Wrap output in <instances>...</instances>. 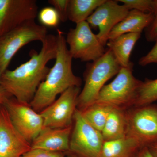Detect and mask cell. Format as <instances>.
<instances>
[{"label": "cell", "mask_w": 157, "mask_h": 157, "mask_svg": "<svg viewBox=\"0 0 157 157\" xmlns=\"http://www.w3.org/2000/svg\"><path fill=\"white\" fill-rule=\"evenodd\" d=\"M56 36L49 34L42 42L39 52L31 50L28 61L2 74L1 86L18 102L29 104L49 72L47 64L56 59Z\"/></svg>", "instance_id": "1"}, {"label": "cell", "mask_w": 157, "mask_h": 157, "mask_svg": "<svg viewBox=\"0 0 157 157\" xmlns=\"http://www.w3.org/2000/svg\"><path fill=\"white\" fill-rule=\"evenodd\" d=\"M55 62L46 78L41 82L33 100L31 107L40 113L56 100L57 97L73 86L80 87L81 78L72 70V59L64 33L57 29Z\"/></svg>", "instance_id": "2"}, {"label": "cell", "mask_w": 157, "mask_h": 157, "mask_svg": "<svg viewBox=\"0 0 157 157\" xmlns=\"http://www.w3.org/2000/svg\"><path fill=\"white\" fill-rule=\"evenodd\" d=\"M121 68L109 48L103 56L88 64L84 74V86L78 96L77 109L82 111L95 103L105 83L117 75Z\"/></svg>", "instance_id": "3"}, {"label": "cell", "mask_w": 157, "mask_h": 157, "mask_svg": "<svg viewBox=\"0 0 157 157\" xmlns=\"http://www.w3.org/2000/svg\"><path fill=\"white\" fill-rule=\"evenodd\" d=\"M133 66L132 63L127 67H121L115 78L102 88L95 103L123 109L134 105L142 81L133 75Z\"/></svg>", "instance_id": "4"}, {"label": "cell", "mask_w": 157, "mask_h": 157, "mask_svg": "<svg viewBox=\"0 0 157 157\" xmlns=\"http://www.w3.org/2000/svg\"><path fill=\"white\" fill-rule=\"evenodd\" d=\"M47 29L34 20L27 21L0 36V73L3 74L11 59L24 46L33 41L42 42L48 34Z\"/></svg>", "instance_id": "5"}, {"label": "cell", "mask_w": 157, "mask_h": 157, "mask_svg": "<svg viewBox=\"0 0 157 157\" xmlns=\"http://www.w3.org/2000/svg\"><path fill=\"white\" fill-rule=\"evenodd\" d=\"M66 40L73 58L81 61H94L106 52L105 46L97 34L93 33L86 21L77 24L75 28L70 29Z\"/></svg>", "instance_id": "6"}, {"label": "cell", "mask_w": 157, "mask_h": 157, "mask_svg": "<svg viewBox=\"0 0 157 157\" xmlns=\"http://www.w3.org/2000/svg\"><path fill=\"white\" fill-rule=\"evenodd\" d=\"M70 137V151L77 157H99L104 143L102 133L93 128L76 109Z\"/></svg>", "instance_id": "7"}, {"label": "cell", "mask_w": 157, "mask_h": 157, "mask_svg": "<svg viewBox=\"0 0 157 157\" xmlns=\"http://www.w3.org/2000/svg\"><path fill=\"white\" fill-rule=\"evenodd\" d=\"M126 137L134 139L141 147L157 141V107L153 104L137 107L128 113Z\"/></svg>", "instance_id": "8"}, {"label": "cell", "mask_w": 157, "mask_h": 157, "mask_svg": "<svg viewBox=\"0 0 157 157\" xmlns=\"http://www.w3.org/2000/svg\"><path fill=\"white\" fill-rule=\"evenodd\" d=\"M4 105L15 128L27 141L32 143L44 128L40 113L29 104L21 103L15 98H9Z\"/></svg>", "instance_id": "9"}, {"label": "cell", "mask_w": 157, "mask_h": 157, "mask_svg": "<svg viewBox=\"0 0 157 157\" xmlns=\"http://www.w3.org/2000/svg\"><path fill=\"white\" fill-rule=\"evenodd\" d=\"M80 91L79 87L70 88L40 112L44 127L62 128L71 126Z\"/></svg>", "instance_id": "10"}, {"label": "cell", "mask_w": 157, "mask_h": 157, "mask_svg": "<svg viewBox=\"0 0 157 157\" xmlns=\"http://www.w3.org/2000/svg\"><path fill=\"white\" fill-rule=\"evenodd\" d=\"M36 0H0V36L38 16Z\"/></svg>", "instance_id": "11"}, {"label": "cell", "mask_w": 157, "mask_h": 157, "mask_svg": "<svg viewBox=\"0 0 157 157\" xmlns=\"http://www.w3.org/2000/svg\"><path fill=\"white\" fill-rule=\"evenodd\" d=\"M128 8L119 5L117 1L105 0L97 8L86 21L93 28H98L97 36L104 46L108 41V36L113 29L128 14Z\"/></svg>", "instance_id": "12"}, {"label": "cell", "mask_w": 157, "mask_h": 157, "mask_svg": "<svg viewBox=\"0 0 157 157\" xmlns=\"http://www.w3.org/2000/svg\"><path fill=\"white\" fill-rule=\"evenodd\" d=\"M31 149V143L13 126L6 107L0 105V157H21Z\"/></svg>", "instance_id": "13"}, {"label": "cell", "mask_w": 157, "mask_h": 157, "mask_svg": "<svg viewBox=\"0 0 157 157\" xmlns=\"http://www.w3.org/2000/svg\"><path fill=\"white\" fill-rule=\"evenodd\" d=\"M72 126L62 128L44 127L31 143V149L63 152L70 151Z\"/></svg>", "instance_id": "14"}, {"label": "cell", "mask_w": 157, "mask_h": 157, "mask_svg": "<svg viewBox=\"0 0 157 157\" xmlns=\"http://www.w3.org/2000/svg\"><path fill=\"white\" fill-rule=\"evenodd\" d=\"M154 18L153 13L130 10L126 17L113 29L108 36V40L125 34H141L143 30L148 27Z\"/></svg>", "instance_id": "15"}, {"label": "cell", "mask_w": 157, "mask_h": 157, "mask_svg": "<svg viewBox=\"0 0 157 157\" xmlns=\"http://www.w3.org/2000/svg\"><path fill=\"white\" fill-rule=\"evenodd\" d=\"M140 35L134 33L125 34L107 41L106 45L112 51L121 67H127L132 63L130 60V56Z\"/></svg>", "instance_id": "16"}, {"label": "cell", "mask_w": 157, "mask_h": 157, "mask_svg": "<svg viewBox=\"0 0 157 157\" xmlns=\"http://www.w3.org/2000/svg\"><path fill=\"white\" fill-rule=\"evenodd\" d=\"M128 113L123 108L113 107L101 133L104 141L122 139L126 137Z\"/></svg>", "instance_id": "17"}, {"label": "cell", "mask_w": 157, "mask_h": 157, "mask_svg": "<svg viewBox=\"0 0 157 157\" xmlns=\"http://www.w3.org/2000/svg\"><path fill=\"white\" fill-rule=\"evenodd\" d=\"M141 148L136 140L128 137L104 141L99 157H135Z\"/></svg>", "instance_id": "18"}, {"label": "cell", "mask_w": 157, "mask_h": 157, "mask_svg": "<svg viewBox=\"0 0 157 157\" xmlns=\"http://www.w3.org/2000/svg\"><path fill=\"white\" fill-rule=\"evenodd\" d=\"M105 0H70L68 19L76 24L86 21Z\"/></svg>", "instance_id": "19"}, {"label": "cell", "mask_w": 157, "mask_h": 157, "mask_svg": "<svg viewBox=\"0 0 157 157\" xmlns=\"http://www.w3.org/2000/svg\"><path fill=\"white\" fill-rule=\"evenodd\" d=\"M113 108L104 104L95 103L81 111L86 120L101 133Z\"/></svg>", "instance_id": "20"}, {"label": "cell", "mask_w": 157, "mask_h": 157, "mask_svg": "<svg viewBox=\"0 0 157 157\" xmlns=\"http://www.w3.org/2000/svg\"><path fill=\"white\" fill-rule=\"evenodd\" d=\"M157 101V78L142 82L138 90L135 104L136 107L149 105Z\"/></svg>", "instance_id": "21"}, {"label": "cell", "mask_w": 157, "mask_h": 157, "mask_svg": "<svg viewBox=\"0 0 157 157\" xmlns=\"http://www.w3.org/2000/svg\"><path fill=\"white\" fill-rule=\"evenodd\" d=\"M39 22L45 27H56L60 21L59 16L56 10L52 7L43 8L38 12Z\"/></svg>", "instance_id": "22"}, {"label": "cell", "mask_w": 157, "mask_h": 157, "mask_svg": "<svg viewBox=\"0 0 157 157\" xmlns=\"http://www.w3.org/2000/svg\"><path fill=\"white\" fill-rule=\"evenodd\" d=\"M117 1L122 3L130 11L135 10L144 13H153V0H117Z\"/></svg>", "instance_id": "23"}, {"label": "cell", "mask_w": 157, "mask_h": 157, "mask_svg": "<svg viewBox=\"0 0 157 157\" xmlns=\"http://www.w3.org/2000/svg\"><path fill=\"white\" fill-rule=\"evenodd\" d=\"M48 3L56 10L60 21L65 22L68 19V8L70 0H49Z\"/></svg>", "instance_id": "24"}, {"label": "cell", "mask_w": 157, "mask_h": 157, "mask_svg": "<svg viewBox=\"0 0 157 157\" xmlns=\"http://www.w3.org/2000/svg\"><path fill=\"white\" fill-rule=\"evenodd\" d=\"M21 157H76L66 156L62 152H53L39 149H31Z\"/></svg>", "instance_id": "25"}, {"label": "cell", "mask_w": 157, "mask_h": 157, "mask_svg": "<svg viewBox=\"0 0 157 157\" xmlns=\"http://www.w3.org/2000/svg\"><path fill=\"white\" fill-rule=\"evenodd\" d=\"M138 63L142 67L152 63H157V40L151 50L146 55L140 58Z\"/></svg>", "instance_id": "26"}, {"label": "cell", "mask_w": 157, "mask_h": 157, "mask_svg": "<svg viewBox=\"0 0 157 157\" xmlns=\"http://www.w3.org/2000/svg\"><path fill=\"white\" fill-rule=\"evenodd\" d=\"M145 37L148 42H156L157 40V15L148 27L145 29Z\"/></svg>", "instance_id": "27"}, {"label": "cell", "mask_w": 157, "mask_h": 157, "mask_svg": "<svg viewBox=\"0 0 157 157\" xmlns=\"http://www.w3.org/2000/svg\"><path fill=\"white\" fill-rule=\"evenodd\" d=\"M135 157H155L152 154L148 147L140 148Z\"/></svg>", "instance_id": "28"}, {"label": "cell", "mask_w": 157, "mask_h": 157, "mask_svg": "<svg viewBox=\"0 0 157 157\" xmlns=\"http://www.w3.org/2000/svg\"><path fill=\"white\" fill-rule=\"evenodd\" d=\"M11 97L5 89L0 86V105H4L6 101Z\"/></svg>", "instance_id": "29"}, {"label": "cell", "mask_w": 157, "mask_h": 157, "mask_svg": "<svg viewBox=\"0 0 157 157\" xmlns=\"http://www.w3.org/2000/svg\"><path fill=\"white\" fill-rule=\"evenodd\" d=\"M149 149L153 155L155 157H157V141L152 144L148 147Z\"/></svg>", "instance_id": "30"}, {"label": "cell", "mask_w": 157, "mask_h": 157, "mask_svg": "<svg viewBox=\"0 0 157 157\" xmlns=\"http://www.w3.org/2000/svg\"><path fill=\"white\" fill-rule=\"evenodd\" d=\"M153 13L155 16L157 15V0H153Z\"/></svg>", "instance_id": "31"}, {"label": "cell", "mask_w": 157, "mask_h": 157, "mask_svg": "<svg viewBox=\"0 0 157 157\" xmlns=\"http://www.w3.org/2000/svg\"><path fill=\"white\" fill-rule=\"evenodd\" d=\"M1 76H2V74L0 73V86L1 85Z\"/></svg>", "instance_id": "32"}]
</instances>
